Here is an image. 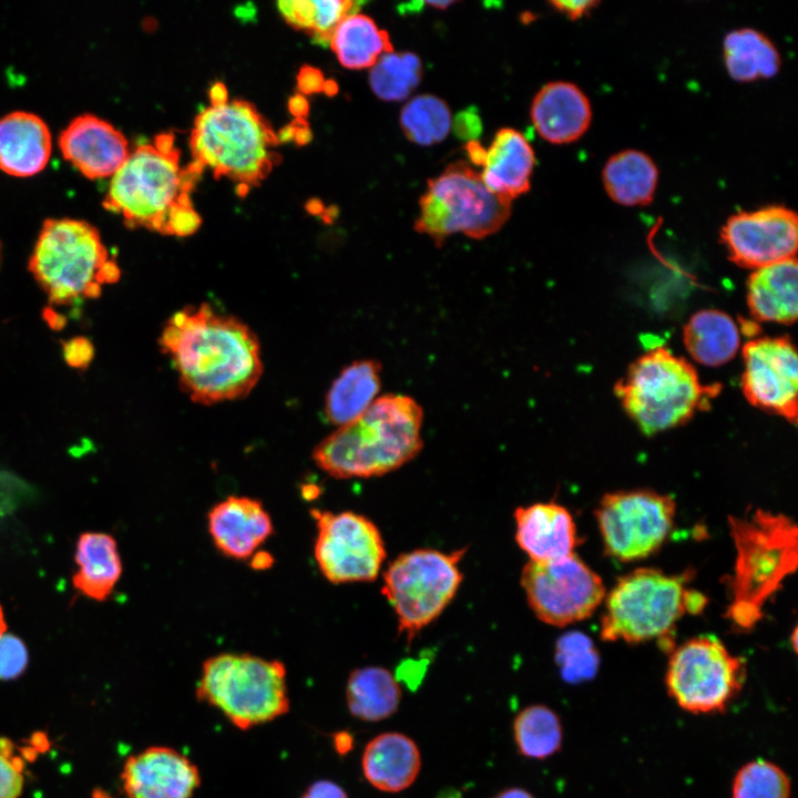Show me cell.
Instances as JSON below:
<instances>
[{
	"label": "cell",
	"instance_id": "34",
	"mask_svg": "<svg viewBox=\"0 0 798 798\" xmlns=\"http://www.w3.org/2000/svg\"><path fill=\"white\" fill-rule=\"evenodd\" d=\"M513 738L522 756L542 760L560 751L563 726L552 708L542 704L530 705L516 714Z\"/></svg>",
	"mask_w": 798,
	"mask_h": 798
},
{
	"label": "cell",
	"instance_id": "50",
	"mask_svg": "<svg viewBox=\"0 0 798 798\" xmlns=\"http://www.w3.org/2000/svg\"><path fill=\"white\" fill-rule=\"evenodd\" d=\"M288 110L297 119H303L309 111V104L301 94H295L288 101Z\"/></svg>",
	"mask_w": 798,
	"mask_h": 798
},
{
	"label": "cell",
	"instance_id": "26",
	"mask_svg": "<svg viewBox=\"0 0 798 798\" xmlns=\"http://www.w3.org/2000/svg\"><path fill=\"white\" fill-rule=\"evenodd\" d=\"M796 258L756 269L748 279L747 304L755 319L789 325L797 318Z\"/></svg>",
	"mask_w": 798,
	"mask_h": 798
},
{
	"label": "cell",
	"instance_id": "3",
	"mask_svg": "<svg viewBox=\"0 0 798 798\" xmlns=\"http://www.w3.org/2000/svg\"><path fill=\"white\" fill-rule=\"evenodd\" d=\"M736 550L729 577L728 621L738 630H753L763 610L798 563V529L787 515L756 509L728 518Z\"/></svg>",
	"mask_w": 798,
	"mask_h": 798
},
{
	"label": "cell",
	"instance_id": "57",
	"mask_svg": "<svg viewBox=\"0 0 798 798\" xmlns=\"http://www.w3.org/2000/svg\"><path fill=\"white\" fill-rule=\"evenodd\" d=\"M324 92L327 95H335L338 92V85L334 80H326Z\"/></svg>",
	"mask_w": 798,
	"mask_h": 798
},
{
	"label": "cell",
	"instance_id": "4",
	"mask_svg": "<svg viewBox=\"0 0 798 798\" xmlns=\"http://www.w3.org/2000/svg\"><path fill=\"white\" fill-rule=\"evenodd\" d=\"M277 142L270 125L249 102L211 105L195 119L190 165L200 173L207 166L216 177L227 176L248 187L272 170V147Z\"/></svg>",
	"mask_w": 798,
	"mask_h": 798
},
{
	"label": "cell",
	"instance_id": "45",
	"mask_svg": "<svg viewBox=\"0 0 798 798\" xmlns=\"http://www.w3.org/2000/svg\"><path fill=\"white\" fill-rule=\"evenodd\" d=\"M326 80L320 70L304 65L297 75V88L304 94L324 91Z\"/></svg>",
	"mask_w": 798,
	"mask_h": 798
},
{
	"label": "cell",
	"instance_id": "20",
	"mask_svg": "<svg viewBox=\"0 0 798 798\" xmlns=\"http://www.w3.org/2000/svg\"><path fill=\"white\" fill-rule=\"evenodd\" d=\"M207 528L215 548L235 560L250 557L274 531L272 519L259 500L235 495L212 507Z\"/></svg>",
	"mask_w": 798,
	"mask_h": 798
},
{
	"label": "cell",
	"instance_id": "22",
	"mask_svg": "<svg viewBox=\"0 0 798 798\" xmlns=\"http://www.w3.org/2000/svg\"><path fill=\"white\" fill-rule=\"evenodd\" d=\"M530 114L541 137L564 144L584 134L591 123L592 110L587 96L577 85L553 81L535 94Z\"/></svg>",
	"mask_w": 798,
	"mask_h": 798
},
{
	"label": "cell",
	"instance_id": "44",
	"mask_svg": "<svg viewBox=\"0 0 798 798\" xmlns=\"http://www.w3.org/2000/svg\"><path fill=\"white\" fill-rule=\"evenodd\" d=\"M451 127L458 137L468 140V142L475 140L482 130L478 111L474 108H468L460 112L452 121Z\"/></svg>",
	"mask_w": 798,
	"mask_h": 798
},
{
	"label": "cell",
	"instance_id": "48",
	"mask_svg": "<svg viewBox=\"0 0 798 798\" xmlns=\"http://www.w3.org/2000/svg\"><path fill=\"white\" fill-rule=\"evenodd\" d=\"M119 277H120V269H119L117 265L113 260L106 259L101 265V267L98 272L96 280L99 284H103V283L111 284V283L116 282L119 279Z\"/></svg>",
	"mask_w": 798,
	"mask_h": 798
},
{
	"label": "cell",
	"instance_id": "43",
	"mask_svg": "<svg viewBox=\"0 0 798 798\" xmlns=\"http://www.w3.org/2000/svg\"><path fill=\"white\" fill-rule=\"evenodd\" d=\"M62 355L71 367L84 368L93 359L94 347L88 338L74 337L63 344Z\"/></svg>",
	"mask_w": 798,
	"mask_h": 798
},
{
	"label": "cell",
	"instance_id": "35",
	"mask_svg": "<svg viewBox=\"0 0 798 798\" xmlns=\"http://www.w3.org/2000/svg\"><path fill=\"white\" fill-rule=\"evenodd\" d=\"M400 127L406 137L422 146L442 142L452 125L449 105L432 94H419L400 111Z\"/></svg>",
	"mask_w": 798,
	"mask_h": 798
},
{
	"label": "cell",
	"instance_id": "23",
	"mask_svg": "<svg viewBox=\"0 0 798 798\" xmlns=\"http://www.w3.org/2000/svg\"><path fill=\"white\" fill-rule=\"evenodd\" d=\"M534 164V151L525 136L503 127L485 149L480 175L490 192L512 202L530 190Z\"/></svg>",
	"mask_w": 798,
	"mask_h": 798
},
{
	"label": "cell",
	"instance_id": "12",
	"mask_svg": "<svg viewBox=\"0 0 798 798\" xmlns=\"http://www.w3.org/2000/svg\"><path fill=\"white\" fill-rule=\"evenodd\" d=\"M108 253L98 229L74 218L43 223L30 259V268L51 300L65 304L93 283ZM101 285V284H100Z\"/></svg>",
	"mask_w": 798,
	"mask_h": 798
},
{
	"label": "cell",
	"instance_id": "33",
	"mask_svg": "<svg viewBox=\"0 0 798 798\" xmlns=\"http://www.w3.org/2000/svg\"><path fill=\"white\" fill-rule=\"evenodd\" d=\"M723 55L729 75L737 81L770 78L780 66L775 44L751 28L733 30L723 42Z\"/></svg>",
	"mask_w": 798,
	"mask_h": 798
},
{
	"label": "cell",
	"instance_id": "7",
	"mask_svg": "<svg viewBox=\"0 0 798 798\" xmlns=\"http://www.w3.org/2000/svg\"><path fill=\"white\" fill-rule=\"evenodd\" d=\"M709 392L686 359L663 347L638 357L615 386L623 409L645 434L685 423Z\"/></svg>",
	"mask_w": 798,
	"mask_h": 798
},
{
	"label": "cell",
	"instance_id": "10",
	"mask_svg": "<svg viewBox=\"0 0 798 798\" xmlns=\"http://www.w3.org/2000/svg\"><path fill=\"white\" fill-rule=\"evenodd\" d=\"M464 552L412 550L397 556L383 573L381 593L393 608L399 634L408 642L456 596L463 579L459 562Z\"/></svg>",
	"mask_w": 798,
	"mask_h": 798
},
{
	"label": "cell",
	"instance_id": "6",
	"mask_svg": "<svg viewBox=\"0 0 798 798\" xmlns=\"http://www.w3.org/2000/svg\"><path fill=\"white\" fill-rule=\"evenodd\" d=\"M705 604L700 593L686 589L683 575L637 569L622 576L607 594L601 637L630 644L664 640L684 614L698 613Z\"/></svg>",
	"mask_w": 798,
	"mask_h": 798
},
{
	"label": "cell",
	"instance_id": "37",
	"mask_svg": "<svg viewBox=\"0 0 798 798\" xmlns=\"http://www.w3.org/2000/svg\"><path fill=\"white\" fill-rule=\"evenodd\" d=\"M791 781L778 765L755 759L741 766L732 784V798H790Z\"/></svg>",
	"mask_w": 798,
	"mask_h": 798
},
{
	"label": "cell",
	"instance_id": "11",
	"mask_svg": "<svg viewBox=\"0 0 798 798\" xmlns=\"http://www.w3.org/2000/svg\"><path fill=\"white\" fill-rule=\"evenodd\" d=\"M744 682V661L712 635L693 637L677 646L665 676L668 695L692 714L725 710Z\"/></svg>",
	"mask_w": 798,
	"mask_h": 798
},
{
	"label": "cell",
	"instance_id": "8",
	"mask_svg": "<svg viewBox=\"0 0 798 798\" xmlns=\"http://www.w3.org/2000/svg\"><path fill=\"white\" fill-rule=\"evenodd\" d=\"M200 172L178 166V151H160L144 143L130 153L112 175L102 202L123 216L131 227H146L168 235V213L177 203L190 201L188 192Z\"/></svg>",
	"mask_w": 798,
	"mask_h": 798
},
{
	"label": "cell",
	"instance_id": "13",
	"mask_svg": "<svg viewBox=\"0 0 798 798\" xmlns=\"http://www.w3.org/2000/svg\"><path fill=\"white\" fill-rule=\"evenodd\" d=\"M675 509L671 495L652 490L605 494L595 511L605 552L621 562L649 556L671 534Z\"/></svg>",
	"mask_w": 798,
	"mask_h": 798
},
{
	"label": "cell",
	"instance_id": "36",
	"mask_svg": "<svg viewBox=\"0 0 798 798\" xmlns=\"http://www.w3.org/2000/svg\"><path fill=\"white\" fill-rule=\"evenodd\" d=\"M422 62L412 52H388L371 66L369 84L383 101H402L420 84Z\"/></svg>",
	"mask_w": 798,
	"mask_h": 798
},
{
	"label": "cell",
	"instance_id": "59",
	"mask_svg": "<svg viewBox=\"0 0 798 798\" xmlns=\"http://www.w3.org/2000/svg\"><path fill=\"white\" fill-rule=\"evenodd\" d=\"M6 630H7V624H6V621H4V615H3L2 607H1V605H0V635H1L2 633H4Z\"/></svg>",
	"mask_w": 798,
	"mask_h": 798
},
{
	"label": "cell",
	"instance_id": "38",
	"mask_svg": "<svg viewBox=\"0 0 798 798\" xmlns=\"http://www.w3.org/2000/svg\"><path fill=\"white\" fill-rule=\"evenodd\" d=\"M556 661L565 681L575 682L594 673L597 657L590 640L581 634H566L556 646Z\"/></svg>",
	"mask_w": 798,
	"mask_h": 798
},
{
	"label": "cell",
	"instance_id": "53",
	"mask_svg": "<svg viewBox=\"0 0 798 798\" xmlns=\"http://www.w3.org/2000/svg\"><path fill=\"white\" fill-rule=\"evenodd\" d=\"M296 127H297V122L295 120V122H293L291 124L285 126L284 129H282L279 131L278 135H276L277 141L288 142V141L294 140Z\"/></svg>",
	"mask_w": 798,
	"mask_h": 798
},
{
	"label": "cell",
	"instance_id": "9",
	"mask_svg": "<svg viewBox=\"0 0 798 798\" xmlns=\"http://www.w3.org/2000/svg\"><path fill=\"white\" fill-rule=\"evenodd\" d=\"M419 207L415 229L437 245L458 233L475 239L490 236L511 214V202L490 192L480 172L464 161L451 163L428 181Z\"/></svg>",
	"mask_w": 798,
	"mask_h": 798
},
{
	"label": "cell",
	"instance_id": "52",
	"mask_svg": "<svg viewBox=\"0 0 798 798\" xmlns=\"http://www.w3.org/2000/svg\"><path fill=\"white\" fill-rule=\"evenodd\" d=\"M493 798H534V796L523 788L512 787L499 791Z\"/></svg>",
	"mask_w": 798,
	"mask_h": 798
},
{
	"label": "cell",
	"instance_id": "18",
	"mask_svg": "<svg viewBox=\"0 0 798 798\" xmlns=\"http://www.w3.org/2000/svg\"><path fill=\"white\" fill-rule=\"evenodd\" d=\"M121 780L126 798H193L201 775L181 751L151 746L125 760Z\"/></svg>",
	"mask_w": 798,
	"mask_h": 798
},
{
	"label": "cell",
	"instance_id": "25",
	"mask_svg": "<svg viewBox=\"0 0 798 798\" xmlns=\"http://www.w3.org/2000/svg\"><path fill=\"white\" fill-rule=\"evenodd\" d=\"M366 780L385 792H400L409 788L421 769L418 745L398 732L377 735L368 741L361 756Z\"/></svg>",
	"mask_w": 798,
	"mask_h": 798
},
{
	"label": "cell",
	"instance_id": "15",
	"mask_svg": "<svg viewBox=\"0 0 798 798\" xmlns=\"http://www.w3.org/2000/svg\"><path fill=\"white\" fill-rule=\"evenodd\" d=\"M311 514L317 526L314 555L321 574L334 584L376 580L387 556L377 525L351 511Z\"/></svg>",
	"mask_w": 798,
	"mask_h": 798
},
{
	"label": "cell",
	"instance_id": "28",
	"mask_svg": "<svg viewBox=\"0 0 798 798\" xmlns=\"http://www.w3.org/2000/svg\"><path fill=\"white\" fill-rule=\"evenodd\" d=\"M381 364L360 359L346 366L334 380L325 399L328 421L341 427L361 416L379 397Z\"/></svg>",
	"mask_w": 798,
	"mask_h": 798
},
{
	"label": "cell",
	"instance_id": "54",
	"mask_svg": "<svg viewBox=\"0 0 798 798\" xmlns=\"http://www.w3.org/2000/svg\"><path fill=\"white\" fill-rule=\"evenodd\" d=\"M45 317L53 328H61L65 323L64 317L53 310L47 311Z\"/></svg>",
	"mask_w": 798,
	"mask_h": 798
},
{
	"label": "cell",
	"instance_id": "16",
	"mask_svg": "<svg viewBox=\"0 0 798 798\" xmlns=\"http://www.w3.org/2000/svg\"><path fill=\"white\" fill-rule=\"evenodd\" d=\"M741 389L755 407L795 423L797 418L798 360L787 337H764L743 348Z\"/></svg>",
	"mask_w": 798,
	"mask_h": 798
},
{
	"label": "cell",
	"instance_id": "31",
	"mask_svg": "<svg viewBox=\"0 0 798 798\" xmlns=\"http://www.w3.org/2000/svg\"><path fill=\"white\" fill-rule=\"evenodd\" d=\"M602 177L604 188L614 202L628 206L645 205L654 196L658 171L644 152L624 150L608 158Z\"/></svg>",
	"mask_w": 798,
	"mask_h": 798
},
{
	"label": "cell",
	"instance_id": "5",
	"mask_svg": "<svg viewBox=\"0 0 798 798\" xmlns=\"http://www.w3.org/2000/svg\"><path fill=\"white\" fill-rule=\"evenodd\" d=\"M285 665L248 653H221L207 658L196 697L218 709L235 727L267 724L290 707Z\"/></svg>",
	"mask_w": 798,
	"mask_h": 798
},
{
	"label": "cell",
	"instance_id": "30",
	"mask_svg": "<svg viewBox=\"0 0 798 798\" xmlns=\"http://www.w3.org/2000/svg\"><path fill=\"white\" fill-rule=\"evenodd\" d=\"M401 696L397 678L385 667H359L347 679V707L354 717L364 722L375 723L392 716Z\"/></svg>",
	"mask_w": 798,
	"mask_h": 798
},
{
	"label": "cell",
	"instance_id": "49",
	"mask_svg": "<svg viewBox=\"0 0 798 798\" xmlns=\"http://www.w3.org/2000/svg\"><path fill=\"white\" fill-rule=\"evenodd\" d=\"M354 736L348 732H339L332 738V745L338 755L348 754L354 747Z\"/></svg>",
	"mask_w": 798,
	"mask_h": 798
},
{
	"label": "cell",
	"instance_id": "27",
	"mask_svg": "<svg viewBox=\"0 0 798 798\" xmlns=\"http://www.w3.org/2000/svg\"><path fill=\"white\" fill-rule=\"evenodd\" d=\"M78 571L72 584L84 596L105 601L122 574V562L115 539L103 532L80 534L74 555Z\"/></svg>",
	"mask_w": 798,
	"mask_h": 798
},
{
	"label": "cell",
	"instance_id": "55",
	"mask_svg": "<svg viewBox=\"0 0 798 798\" xmlns=\"http://www.w3.org/2000/svg\"><path fill=\"white\" fill-rule=\"evenodd\" d=\"M272 561L273 560L268 554L262 553L256 555V559L253 560V565L256 569L266 567L272 563Z\"/></svg>",
	"mask_w": 798,
	"mask_h": 798
},
{
	"label": "cell",
	"instance_id": "14",
	"mask_svg": "<svg viewBox=\"0 0 798 798\" xmlns=\"http://www.w3.org/2000/svg\"><path fill=\"white\" fill-rule=\"evenodd\" d=\"M521 585L542 622L563 627L589 618L605 597L602 579L575 553L552 561H529Z\"/></svg>",
	"mask_w": 798,
	"mask_h": 798
},
{
	"label": "cell",
	"instance_id": "29",
	"mask_svg": "<svg viewBox=\"0 0 798 798\" xmlns=\"http://www.w3.org/2000/svg\"><path fill=\"white\" fill-rule=\"evenodd\" d=\"M684 345L692 358L708 367L732 360L740 345L739 329L724 311L705 309L694 314L683 331Z\"/></svg>",
	"mask_w": 798,
	"mask_h": 798
},
{
	"label": "cell",
	"instance_id": "47",
	"mask_svg": "<svg viewBox=\"0 0 798 798\" xmlns=\"http://www.w3.org/2000/svg\"><path fill=\"white\" fill-rule=\"evenodd\" d=\"M597 3H598L597 1H591V0H585V1L556 0V1L550 2V4L554 9L563 12L571 19H577V18L584 16L587 11L593 9Z\"/></svg>",
	"mask_w": 798,
	"mask_h": 798
},
{
	"label": "cell",
	"instance_id": "58",
	"mask_svg": "<svg viewBox=\"0 0 798 798\" xmlns=\"http://www.w3.org/2000/svg\"><path fill=\"white\" fill-rule=\"evenodd\" d=\"M453 3H454V1H447V0L424 2V4H428L434 9H441V10L447 9L448 7L452 6Z\"/></svg>",
	"mask_w": 798,
	"mask_h": 798
},
{
	"label": "cell",
	"instance_id": "17",
	"mask_svg": "<svg viewBox=\"0 0 798 798\" xmlns=\"http://www.w3.org/2000/svg\"><path fill=\"white\" fill-rule=\"evenodd\" d=\"M797 231L795 212L773 205L730 216L720 238L730 260L756 270L796 258Z\"/></svg>",
	"mask_w": 798,
	"mask_h": 798
},
{
	"label": "cell",
	"instance_id": "42",
	"mask_svg": "<svg viewBox=\"0 0 798 798\" xmlns=\"http://www.w3.org/2000/svg\"><path fill=\"white\" fill-rule=\"evenodd\" d=\"M201 217L192 207L191 201L177 203L168 213V235L187 236L197 231Z\"/></svg>",
	"mask_w": 798,
	"mask_h": 798
},
{
	"label": "cell",
	"instance_id": "32",
	"mask_svg": "<svg viewBox=\"0 0 798 798\" xmlns=\"http://www.w3.org/2000/svg\"><path fill=\"white\" fill-rule=\"evenodd\" d=\"M329 45L340 64L351 70L371 68L382 54L393 51L389 33L358 12L337 25Z\"/></svg>",
	"mask_w": 798,
	"mask_h": 798
},
{
	"label": "cell",
	"instance_id": "40",
	"mask_svg": "<svg viewBox=\"0 0 798 798\" xmlns=\"http://www.w3.org/2000/svg\"><path fill=\"white\" fill-rule=\"evenodd\" d=\"M314 19L309 31L313 42L328 45L337 25L358 11V3L349 0H313Z\"/></svg>",
	"mask_w": 798,
	"mask_h": 798
},
{
	"label": "cell",
	"instance_id": "21",
	"mask_svg": "<svg viewBox=\"0 0 798 798\" xmlns=\"http://www.w3.org/2000/svg\"><path fill=\"white\" fill-rule=\"evenodd\" d=\"M515 541L530 561L544 562L569 556L579 543L569 510L554 502H536L514 511Z\"/></svg>",
	"mask_w": 798,
	"mask_h": 798
},
{
	"label": "cell",
	"instance_id": "2",
	"mask_svg": "<svg viewBox=\"0 0 798 798\" xmlns=\"http://www.w3.org/2000/svg\"><path fill=\"white\" fill-rule=\"evenodd\" d=\"M423 410L416 399L386 393L356 420L338 427L313 450V460L337 479L379 477L421 451Z\"/></svg>",
	"mask_w": 798,
	"mask_h": 798
},
{
	"label": "cell",
	"instance_id": "46",
	"mask_svg": "<svg viewBox=\"0 0 798 798\" xmlns=\"http://www.w3.org/2000/svg\"><path fill=\"white\" fill-rule=\"evenodd\" d=\"M300 798H348V795L331 780H317L306 789Z\"/></svg>",
	"mask_w": 798,
	"mask_h": 798
},
{
	"label": "cell",
	"instance_id": "41",
	"mask_svg": "<svg viewBox=\"0 0 798 798\" xmlns=\"http://www.w3.org/2000/svg\"><path fill=\"white\" fill-rule=\"evenodd\" d=\"M29 662L28 648L23 641L13 634L0 635V679L19 677Z\"/></svg>",
	"mask_w": 798,
	"mask_h": 798
},
{
	"label": "cell",
	"instance_id": "19",
	"mask_svg": "<svg viewBox=\"0 0 798 798\" xmlns=\"http://www.w3.org/2000/svg\"><path fill=\"white\" fill-rule=\"evenodd\" d=\"M58 143L63 157L89 178L112 176L130 154L122 132L93 114L74 117Z\"/></svg>",
	"mask_w": 798,
	"mask_h": 798
},
{
	"label": "cell",
	"instance_id": "24",
	"mask_svg": "<svg viewBox=\"0 0 798 798\" xmlns=\"http://www.w3.org/2000/svg\"><path fill=\"white\" fill-rule=\"evenodd\" d=\"M52 150L51 133L37 114L14 111L0 119V170L27 177L42 171Z\"/></svg>",
	"mask_w": 798,
	"mask_h": 798
},
{
	"label": "cell",
	"instance_id": "56",
	"mask_svg": "<svg viewBox=\"0 0 798 798\" xmlns=\"http://www.w3.org/2000/svg\"><path fill=\"white\" fill-rule=\"evenodd\" d=\"M423 4H424V2H421V1H415V2H410V3H405V4H402V6L399 7V11H400V12H406V13H408V12H417L419 9H421V7H422Z\"/></svg>",
	"mask_w": 798,
	"mask_h": 798
},
{
	"label": "cell",
	"instance_id": "51",
	"mask_svg": "<svg viewBox=\"0 0 798 798\" xmlns=\"http://www.w3.org/2000/svg\"><path fill=\"white\" fill-rule=\"evenodd\" d=\"M209 98H211L212 106L226 104L228 102L227 101L228 94H227L226 86L221 82H216L209 89Z\"/></svg>",
	"mask_w": 798,
	"mask_h": 798
},
{
	"label": "cell",
	"instance_id": "39",
	"mask_svg": "<svg viewBox=\"0 0 798 798\" xmlns=\"http://www.w3.org/2000/svg\"><path fill=\"white\" fill-rule=\"evenodd\" d=\"M33 747L19 748L7 737H0V798H19L23 789L27 759Z\"/></svg>",
	"mask_w": 798,
	"mask_h": 798
},
{
	"label": "cell",
	"instance_id": "1",
	"mask_svg": "<svg viewBox=\"0 0 798 798\" xmlns=\"http://www.w3.org/2000/svg\"><path fill=\"white\" fill-rule=\"evenodd\" d=\"M160 346L170 357L182 390L196 403L243 398L263 374L254 331L205 303L174 313L161 332Z\"/></svg>",
	"mask_w": 798,
	"mask_h": 798
}]
</instances>
